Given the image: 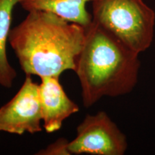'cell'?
Instances as JSON below:
<instances>
[{"label": "cell", "instance_id": "obj_1", "mask_svg": "<svg viewBox=\"0 0 155 155\" xmlns=\"http://www.w3.org/2000/svg\"><path fill=\"white\" fill-rule=\"evenodd\" d=\"M86 28L48 12H29L11 29L9 42L26 75L59 78L75 71Z\"/></svg>", "mask_w": 155, "mask_h": 155}, {"label": "cell", "instance_id": "obj_2", "mask_svg": "<svg viewBox=\"0 0 155 155\" xmlns=\"http://www.w3.org/2000/svg\"><path fill=\"white\" fill-rule=\"evenodd\" d=\"M139 54L93 21L74 72L81 86L83 106L91 107L105 96L129 94L138 82Z\"/></svg>", "mask_w": 155, "mask_h": 155}, {"label": "cell", "instance_id": "obj_3", "mask_svg": "<svg viewBox=\"0 0 155 155\" xmlns=\"http://www.w3.org/2000/svg\"><path fill=\"white\" fill-rule=\"evenodd\" d=\"M93 21L135 53L149 49L154 36L155 12L143 0H94Z\"/></svg>", "mask_w": 155, "mask_h": 155}, {"label": "cell", "instance_id": "obj_4", "mask_svg": "<svg viewBox=\"0 0 155 155\" xmlns=\"http://www.w3.org/2000/svg\"><path fill=\"white\" fill-rule=\"evenodd\" d=\"M128 143L124 134L105 111L87 115L77 127V134L69 142L71 154L123 155Z\"/></svg>", "mask_w": 155, "mask_h": 155}, {"label": "cell", "instance_id": "obj_5", "mask_svg": "<svg viewBox=\"0 0 155 155\" xmlns=\"http://www.w3.org/2000/svg\"><path fill=\"white\" fill-rule=\"evenodd\" d=\"M42 121L39 85L26 75L16 95L0 108V131L19 135L40 132Z\"/></svg>", "mask_w": 155, "mask_h": 155}, {"label": "cell", "instance_id": "obj_6", "mask_svg": "<svg viewBox=\"0 0 155 155\" xmlns=\"http://www.w3.org/2000/svg\"><path fill=\"white\" fill-rule=\"evenodd\" d=\"M39 96L43 127L48 133L60 130L63 121L80 110L79 106L65 94L59 78H41Z\"/></svg>", "mask_w": 155, "mask_h": 155}, {"label": "cell", "instance_id": "obj_7", "mask_svg": "<svg viewBox=\"0 0 155 155\" xmlns=\"http://www.w3.org/2000/svg\"><path fill=\"white\" fill-rule=\"evenodd\" d=\"M94 0H18V4L27 11H42L53 13L70 22L84 28L93 22V16L86 5Z\"/></svg>", "mask_w": 155, "mask_h": 155}, {"label": "cell", "instance_id": "obj_8", "mask_svg": "<svg viewBox=\"0 0 155 155\" xmlns=\"http://www.w3.org/2000/svg\"><path fill=\"white\" fill-rule=\"evenodd\" d=\"M18 0H0V86L10 88L17 77L15 69L9 63L7 43L11 31L12 13Z\"/></svg>", "mask_w": 155, "mask_h": 155}, {"label": "cell", "instance_id": "obj_9", "mask_svg": "<svg viewBox=\"0 0 155 155\" xmlns=\"http://www.w3.org/2000/svg\"><path fill=\"white\" fill-rule=\"evenodd\" d=\"M69 141L65 138H60L48 145L45 149L36 153L38 155H70Z\"/></svg>", "mask_w": 155, "mask_h": 155}]
</instances>
